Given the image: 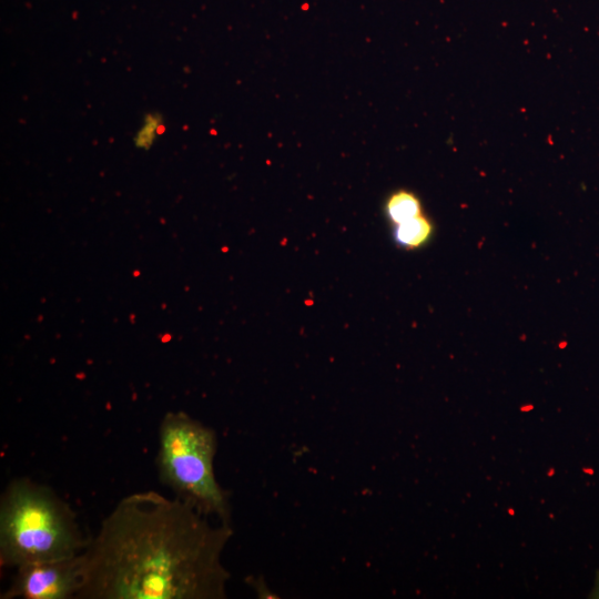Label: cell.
Instances as JSON below:
<instances>
[{"instance_id":"cell-6","label":"cell","mask_w":599,"mask_h":599,"mask_svg":"<svg viewBox=\"0 0 599 599\" xmlns=\"http://www.w3.org/2000/svg\"><path fill=\"white\" fill-rule=\"evenodd\" d=\"M385 212L388 220L397 225L423 213L422 203L413 192L399 190L386 201Z\"/></svg>"},{"instance_id":"cell-1","label":"cell","mask_w":599,"mask_h":599,"mask_svg":"<svg viewBox=\"0 0 599 599\" xmlns=\"http://www.w3.org/2000/svg\"><path fill=\"white\" fill-rule=\"evenodd\" d=\"M232 536L177 497L130 494L89 536L77 599H225Z\"/></svg>"},{"instance_id":"cell-4","label":"cell","mask_w":599,"mask_h":599,"mask_svg":"<svg viewBox=\"0 0 599 599\" xmlns=\"http://www.w3.org/2000/svg\"><path fill=\"white\" fill-rule=\"evenodd\" d=\"M1 599H71L82 586L81 555L18 567Z\"/></svg>"},{"instance_id":"cell-5","label":"cell","mask_w":599,"mask_h":599,"mask_svg":"<svg viewBox=\"0 0 599 599\" xmlns=\"http://www.w3.org/2000/svg\"><path fill=\"white\" fill-rule=\"evenodd\" d=\"M433 234V224L423 213L394 225V238L398 246L414 250L427 243Z\"/></svg>"},{"instance_id":"cell-7","label":"cell","mask_w":599,"mask_h":599,"mask_svg":"<svg viewBox=\"0 0 599 599\" xmlns=\"http://www.w3.org/2000/svg\"><path fill=\"white\" fill-rule=\"evenodd\" d=\"M163 118L160 113H148L144 119V123L134 136L135 146L139 149L149 150L156 139L158 134L162 132Z\"/></svg>"},{"instance_id":"cell-8","label":"cell","mask_w":599,"mask_h":599,"mask_svg":"<svg viewBox=\"0 0 599 599\" xmlns=\"http://www.w3.org/2000/svg\"><path fill=\"white\" fill-rule=\"evenodd\" d=\"M593 597L599 598V576L597 578L596 589L593 591Z\"/></svg>"},{"instance_id":"cell-2","label":"cell","mask_w":599,"mask_h":599,"mask_svg":"<svg viewBox=\"0 0 599 599\" xmlns=\"http://www.w3.org/2000/svg\"><path fill=\"white\" fill-rule=\"evenodd\" d=\"M77 514L51 487L27 477L0 498V566L13 568L80 556L87 545Z\"/></svg>"},{"instance_id":"cell-3","label":"cell","mask_w":599,"mask_h":599,"mask_svg":"<svg viewBox=\"0 0 599 599\" xmlns=\"http://www.w3.org/2000/svg\"><path fill=\"white\" fill-rule=\"evenodd\" d=\"M217 445L212 427L184 412H167L159 427L155 466L160 483L175 497L230 525V495L214 473Z\"/></svg>"}]
</instances>
